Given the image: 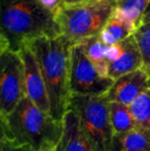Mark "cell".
<instances>
[{
	"mask_svg": "<svg viewBox=\"0 0 150 151\" xmlns=\"http://www.w3.org/2000/svg\"><path fill=\"white\" fill-rule=\"evenodd\" d=\"M0 52H20L31 39L61 35L56 14L38 0H0Z\"/></svg>",
	"mask_w": 150,
	"mask_h": 151,
	"instance_id": "1",
	"label": "cell"
},
{
	"mask_svg": "<svg viewBox=\"0 0 150 151\" xmlns=\"http://www.w3.org/2000/svg\"><path fill=\"white\" fill-rule=\"evenodd\" d=\"M39 65L50 102V114L63 120L71 97L69 88L70 50L73 45L64 36H41L27 42Z\"/></svg>",
	"mask_w": 150,
	"mask_h": 151,
	"instance_id": "2",
	"label": "cell"
},
{
	"mask_svg": "<svg viewBox=\"0 0 150 151\" xmlns=\"http://www.w3.org/2000/svg\"><path fill=\"white\" fill-rule=\"evenodd\" d=\"M1 118V137L27 147L30 151L54 150L63 135V120L42 111L27 97Z\"/></svg>",
	"mask_w": 150,
	"mask_h": 151,
	"instance_id": "3",
	"label": "cell"
},
{
	"mask_svg": "<svg viewBox=\"0 0 150 151\" xmlns=\"http://www.w3.org/2000/svg\"><path fill=\"white\" fill-rule=\"evenodd\" d=\"M117 9L116 0H94L73 5H63L56 14L61 34L76 44L99 35Z\"/></svg>",
	"mask_w": 150,
	"mask_h": 151,
	"instance_id": "4",
	"label": "cell"
},
{
	"mask_svg": "<svg viewBox=\"0 0 150 151\" xmlns=\"http://www.w3.org/2000/svg\"><path fill=\"white\" fill-rule=\"evenodd\" d=\"M68 109L78 116L82 129L96 151H110L114 133L106 96L71 95Z\"/></svg>",
	"mask_w": 150,
	"mask_h": 151,
	"instance_id": "5",
	"label": "cell"
},
{
	"mask_svg": "<svg viewBox=\"0 0 150 151\" xmlns=\"http://www.w3.org/2000/svg\"><path fill=\"white\" fill-rule=\"evenodd\" d=\"M114 80L103 76L86 55L82 43H76L70 50L69 88L71 95L104 96L112 86Z\"/></svg>",
	"mask_w": 150,
	"mask_h": 151,
	"instance_id": "6",
	"label": "cell"
},
{
	"mask_svg": "<svg viewBox=\"0 0 150 151\" xmlns=\"http://www.w3.org/2000/svg\"><path fill=\"white\" fill-rule=\"evenodd\" d=\"M0 116H6L26 97L25 67L20 52H0Z\"/></svg>",
	"mask_w": 150,
	"mask_h": 151,
	"instance_id": "7",
	"label": "cell"
},
{
	"mask_svg": "<svg viewBox=\"0 0 150 151\" xmlns=\"http://www.w3.org/2000/svg\"><path fill=\"white\" fill-rule=\"evenodd\" d=\"M19 52L24 62L26 97L42 111L50 114V102L47 88L36 57L27 45H25Z\"/></svg>",
	"mask_w": 150,
	"mask_h": 151,
	"instance_id": "8",
	"label": "cell"
},
{
	"mask_svg": "<svg viewBox=\"0 0 150 151\" xmlns=\"http://www.w3.org/2000/svg\"><path fill=\"white\" fill-rule=\"evenodd\" d=\"M150 86V76L141 68L114 80L106 96L109 102H117L130 106Z\"/></svg>",
	"mask_w": 150,
	"mask_h": 151,
	"instance_id": "9",
	"label": "cell"
},
{
	"mask_svg": "<svg viewBox=\"0 0 150 151\" xmlns=\"http://www.w3.org/2000/svg\"><path fill=\"white\" fill-rule=\"evenodd\" d=\"M63 135L54 151H96L80 125L78 116L68 109L63 117Z\"/></svg>",
	"mask_w": 150,
	"mask_h": 151,
	"instance_id": "10",
	"label": "cell"
},
{
	"mask_svg": "<svg viewBox=\"0 0 150 151\" xmlns=\"http://www.w3.org/2000/svg\"><path fill=\"white\" fill-rule=\"evenodd\" d=\"M123 50L117 60L109 63L108 76L113 80L122 75L141 69L143 66V58L134 34L122 40Z\"/></svg>",
	"mask_w": 150,
	"mask_h": 151,
	"instance_id": "11",
	"label": "cell"
},
{
	"mask_svg": "<svg viewBox=\"0 0 150 151\" xmlns=\"http://www.w3.org/2000/svg\"><path fill=\"white\" fill-rule=\"evenodd\" d=\"M110 151H150V129L142 127L114 134Z\"/></svg>",
	"mask_w": 150,
	"mask_h": 151,
	"instance_id": "12",
	"label": "cell"
},
{
	"mask_svg": "<svg viewBox=\"0 0 150 151\" xmlns=\"http://www.w3.org/2000/svg\"><path fill=\"white\" fill-rule=\"evenodd\" d=\"M136 26L124 18L117 9L100 33V37L107 45L122 41L136 31Z\"/></svg>",
	"mask_w": 150,
	"mask_h": 151,
	"instance_id": "13",
	"label": "cell"
},
{
	"mask_svg": "<svg viewBox=\"0 0 150 151\" xmlns=\"http://www.w3.org/2000/svg\"><path fill=\"white\" fill-rule=\"evenodd\" d=\"M79 43L83 44L86 55L93 62L99 73L103 76H108L109 62L107 61L106 57L108 45L103 42L100 37V34L86 38Z\"/></svg>",
	"mask_w": 150,
	"mask_h": 151,
	"instance_id": "14",
	"label": "cell"
},
{
	"mask_svg": "<svg viewBox=\"0 0 150 151\" xmlns=\"http://www.w3.org/2000/svg\"><path fill=\"white\" fill-rule=\"evenodd\" d=\"M109 110L114 134H123L138 127L128 105L117 102H109Z\"/></svg>",
	"mask_w": 150,
	"mask_h": 151,
	"instance_id": "15",
	"label": "cell"
},
{
	"mask_svg": "<svg viewBox=\"0 0 150 151\" xmlns=\"http://www.w3.org/2000/svg\"><path fill=\"white\" fill-rule=\"evenodd\" d=\"M117 10L138 28L150 0H116Z\"/></svg>",
	"mask_w": 150,
	"mask_h": 151,
	"instance_id": "16",
	"label": "cell"
},
{
	"mask_svg": "<svg viewBox=\"0 0 150 151\" xmlns=\"http://www.w3.org/2000/svg\"><path fill=\"white\" fill-rule=\"evenodd\" d=\"M139 127L150 129V86L130 105Z\"/></svg>",
	"mask_w": 150,
	"mask_h": 151,
	"instance_id": "17",
	"label": "cell"
},
{
	"mask_svg": "<svg viewBox=\"0 0 150 151\" xmlns=\"http://www.w3.org/2000/svg\"><path fill=\"white\" fill-rule=\"evenodd\" d=\"M143 58L142 69L150 76V22L139 26L134 32Z\"/></svg>",
	"mask_w": 150,
	"mask_h": 151,
	"instance_id": "18",
	"label": "cell"
},
{
	"mask_svg": "<svg viewBox=\"0 0 150 151\" xmlns=\"http://www.w3.org/2000/svg\"><path fill=\"white\" fill-rule=\"evenodd\" d=\"M0 148H1L0 151H30L27 147L20 145L5 137H1Z\"/></svg>",
	"mask_w": 150,
	"mask_h": 151,
	"instance_id": "19",
	"label": "cell"
},
{
	"mask_svg": "<svg viewBox=\"0 0 150 151\" xmlns=\"http://www.w3.org/2000/svg\"><path fill=\"white\" fill-rule=\"evenodd\" d=\"M122 50H123V43H122V41L118 42V43H115V44L108 45L107 52H106L107 61H108L109 63H111V62L117 60L120 55H121Z\"/></svg>",
	"mask_w": 150,
	"mask_h": 151,
	"instance_id": "20",
	"label": "cell"
},
{
	"mask_svg": "<svg viewBox=\"0 0 150 151\" xmlns=\"http://www.w3.org/2000/svg\"><path fill=\"white\" fill-rule=\"evenodd\" d=\"M38 1L47 9L52 10L54 14H57V12L63 6V0H38Z\"/></svg>",
	"mask_w": 150,
	"mask_h": 151,
	"instance_id": "21",
	"label": "cell"
},
{
	"mask_svg": "<svg viewBox=\"0 0 150 151\" xmlns=\"http://www.w3.org/2000/svg\"><path fill=\"white\" fill-rule=\"evenodd\" d=\"M148 22H150V1H149L148 5H147L146 9H145L144 14H143V17H142L140 26H141V25H143V24H146V23H148Z\"/></svg>",
	"mask_w": 150,
	"mask_h": 151,
	"instance_id": "22",
	"label": "cell"
},
{
	"mask_svg": "<svg viewBox=\"0 0 150 151\" xmlns=\"http://www.w3.org/2000/svg\"><path fill=\"white\" fill-rule=\"evenodd\" d=\"M94 1V0H63V5H73V4L83 3V2Z\"/></svg>",
	"mask_w": 150,
	"mask_h": 151,
	"instance_id": "23",
	"label": "cell"
},
{
	"mask_svg": "<svg viewBox=\"0 0 150 151\" xmlns=\"http://www.w3.org/2000/svg\"><path fill=\"white\" fill-rule=\"evenodd\" d=\"M40 151H54V150H40Z\"/></svg>",
	"mask_w": 150,
	"mask_h": 151,
	"instance_id": "24",
	"label": "cell"
}]
</instances>
